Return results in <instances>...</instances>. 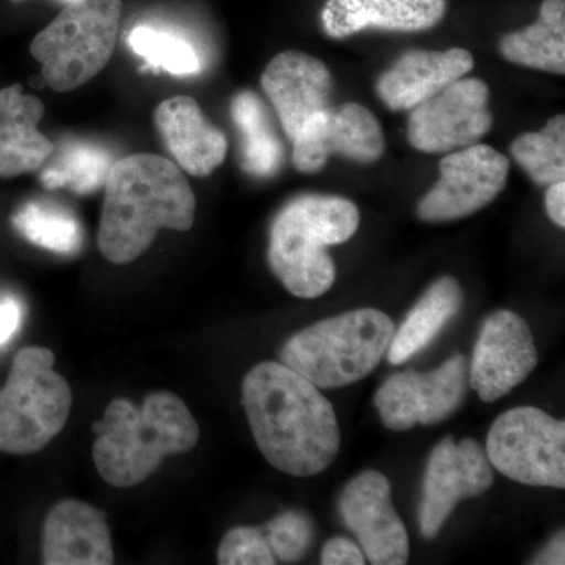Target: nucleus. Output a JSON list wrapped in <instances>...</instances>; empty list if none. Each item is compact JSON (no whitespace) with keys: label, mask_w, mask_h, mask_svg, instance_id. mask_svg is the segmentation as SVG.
<instances>
[{"label":"nucleus","mask_w":565,"mask_h":565,"mask_svg":"<svg viewBox=\"0 0 565 565\" xmlns=\"http://www.w3.org/2000/svg\"><path fill=\"white\" fill-rule=\"evenodd\" d=\"M243 404L259 451L278 471L308 478L337 459L341 430L333 405L286 364L253 367L244 379Z\"/></svg>","instance_id":"nucleus-1"},{"label":"nucleus","mask_w":565,"mask_h":565,"mask_svg":"<svg viewBox=\"0 0 565 565\" xmlns=\"http://www.w3.org/2000/svg\"><path fill=\"white\" fill-rule=\"evenodd\" d=\"M195 206L191 184L169 159L147 152L118 159L104 184L99 252L107 262L132 263L162 228L191 230Z\"/></svg>","instance_id":"nucleus-2"},{"label":"nucleus","mask_w":565,"mask_h":565,"mask_svg":"<svg viewBox=\"0 0 565 565\" xmlns=\"http://www.w3.org/2000/svg\"><path fill=\"white\" fill-rule=\"evenodd\" d=\"M93 433V462L107 484L121 489L147 481L167 456L191 451L200 438L188 405L170 392L150 394L141 408L111 401Z\"/></svg>","instance_id":"nucleus-3"},{"label":"nucleus","mask_w":565,"mask_h":565,"mask_svg":"<svg viewBox=\"0 0 565 565\" xmlns=\"http://www.w3.org/2000/svg\"><path fill=\"white\" fill-rule=\"evenodd\" d=\"M360 225L359 207L333 195H300L275 215L267 262L286 289L300 299L330 291L337 267L327 248L348 243Z\"/></svg>","instance_id":"nucleus-4"},{"label":"nucleus","mask_w":565,"mask_h":565,"mask_svg":"<svg viewBox=\"0 0 565 565\" xmlns=\"http://www.w3.org/2000/svg\"><path fill=\"white\" fill-rule=\"evenodd\" d=\"M394 322L363 308L323 319L294 334L281 349V363L319 390L341 388L367 377L388 352Z\"/></svg>","instance_id":"nucleus-5"},{"label":"nucleus","mask_w":565,"mask_h":565,"mask_svg":"<svg viewBox=\"0 0 565 565\" xmlns=\"http://www.w3.org/2000/svg\"><path fill=\"white\" fill-rule=\"evenodd\" d=\"M54 363L55 355L46 348H25L14 356L0 390V451L35 455L62 433L73 394Z\"/></svg>","instance_id":"nucleus-6"},{"label":"nucleus","mask_w":565,"mask_h":565,"mask_svg":"<svg viewBox=\"0 0 565 565\" xmlns=\"http://www.w3.org/2000/svg\"><path fill=\"white\" fill-rule=\"evenodd\" d=\"M121 11V0H70L31 44L47 87L73 92L106 68L117 44Z\"/></svg>","instance_id":"nucleus-7"},{"label":"nucleus","mask_w":565,"mask_h":565,"mask_svg":"<svg viewBox=\"0 0 565 565\" xmlns=\"http://www.w3.org/2000/svg\"><path fill=\"white\" fill-rule=\"evenodd\" d=\"M487 457L520 484L565 487V423L537 407H515L490 427Z\"/></svg>","instance_id":"nucleus-8"},{"label":"nucleus","mask_w":565,"mask_h":565,"mask_svg":"<svg viewBox=\"0 0 565 565\" xmlns=\"http://www.w3.org/2000/svg\"><path fill=\"white\" fill-rule=\"evenodd\" d=\"M489 87L462 77L411 110L407 136L415 150L438 154L471 147L492 129Z\"/></svg>","instance_id":"nucleus-9"},{"label":"nucleus","mask_w":565,"mask_h":565,"mask_svg":"<svg viewBox=\"0 0 565 565\" xmlns=\"http://www.w3.org/2000/svg\"><path fill=\"white\" fill-rule=\"evenodd\" d=\"M467 386V359L455 355L430 373L392 375L375 393L374 404L390 430L404 433L416 424L433 426L456 414Z\"/></svg>","instance_id":"nucleus-10"},{"label":"nucleus","mask_w":565,"mask_h":565,"mask_svg":"<svg viewBox=\"0 0 565 565\" xmlns=\"http://www.w3.org/2000/svg\"><path fill=\"white\" fill-rule=\"evenodd\" d=\"M508 174V158L489 145L449 152L440 162V180L418 204V217L429 223L468 217L500 195Z\"/></svg>","instance_id":"nucleus-11"},{"label":"nucleus","mask_w":565,"mask_h":565,"mask_svg":"<svg viewBox=\"0 0 565 565\" xmlns=\"http://www.w3.org/2000/svg\"><path fill=\"white\" fill-rule=\"evenodd\" d=\"M492 484L493 467L478 441L463 438L456 444L452 437L444 438L430 452L424 475L418 509L424 537H437L460 501L486 493Z\"/></svg>","instance_id":"nucleus-12"},{"label":"nucleus","mask_w":565,"mask_h":565,"mask_svg":"<svg viewBox=\"0 0 565 565\" xmlns=\"http://www.w3.org/2000/svg\"><path fill=\"white\" fill-rule=\"evenodd\" d=\"M344 525L356 535L364 557L374 565H404L411 556L408 534L392 500V482L366 470L345 484L338 500Z\"/></svg>","instance_id":"nucleus-13"},{"label":"nucleus","mask_w":565,"mask_h":565,"mask_svg":"<svg viewBox=\"0 0 565 565\" xmlns=\"http://www.w3.org/2000/svg\"><path fill=\"white\" fill-rule=\"evenodd\" d=\"M539 362L533 333L522 316L500 310L486 319L476 341L468 385L490 404L523 384Z\"/></svg>","instance_id":"nucleus-14"},{"label":"nucleus","mask_w":565,"mask_h":565,"mask_svg":"<svg viewBox=\"0 0 565 565\" xmlns=\"http://www.w3.org/2000/svg\"><path fill=\"white\" fill-rule=\"evenodd\" d=\"M292 147L296 169L318 173L334 154L362 163L379 161L385 151V140L373 111L362 104L345 103L316 114Z\"/></svg>","instance_id":"nucleus-15"},{"label":"nucleus","mask_w":565,"mask_h":565,"mask_svg":"<svg viewBox=\"0 0 565 565\" xmlns=\"http://www.w3.org/2000/svg\"><path fill=\"white\" fill-rule=\"evenodd\" d=\"M262 85L292 143L303 126L330 106L333 81L329 68L318 58L286 51L266 66Z\"/></svg>","instance_id":"nucleus-16"},{"label":"nucleus","mask_w":565,"mask_h":565,"mask_svg":"<svg viewBox=\"0 0 565 565\" xmlns=\"http://www.w3.org/2000/svg\"><path fill=\"white\" fill-rule=\"evenodd\" d=\"M106 514L84 501L66 500L51 509L43 526V563L47 565H110Z\"/></svg>","instance_id":"nucleus-17"},{"label":"nucleus","mask_w":565,"mask_h":565,"mask_svg":"<svg viewBox=\"0 0 565 565\" xmlns=\"http://www.w3.org/2000/svg\"><path fill=\"white\" fill-rule=\"evenodd\" d=\"M467 50L408 51L382 74L377 93L392 110H412L473 70Z\"/></svg>","instance_id":"nucleus-18"},{"label":"nucleus","mask_w":565,"mask_h":565,"mask_svg":"<svg viewBox=\"0 0 565 565\" xmlns=\"http://www.w3.org/2000/svg\"><path fill=\"white\" fill-rule=\"evenodd\" d=\"M154 121L173 158L192 177H210L225 161V134L206 120L191 96H174L159 104Z\"/></svg>","instance_id":"nucleus-19"},{"label":"nucleus","mask_w":565,"mask_h":565,"mask_svg":"<svg viewBox=\"0 0 565 565\" xmlns=\"http://www.w3.org/2000/svg\"><path fill=\"white\" fill-rule=\"evenodd\" d=\"M446 13V0H327L321 20L332 39H345L364 29L422 32Z\"/></svg>","instance_id":"nucleus-20"},{"label":"nucleus","mask_w":565,"mask_h":565,"mask_svg":"<svg viewBox=\"0 0 565 565\" xmlns=\"http://www.w3.org/2000/svg\"><path fill=\"white\" fill-rule=\"evenodd\" d=\"M43 114V103L21 84L0 90V178L35 172L47 161L55 147L40 132Z\"/></svg>","instance_id":"nucleus-21"},{"label":"nucleus","mask_w":565,"mask_h":565,"mask_svg":"<svg viewBox=\"0 0 565 565\" xmlns=\"http://www.w3.org/2000/svg\"><path fill=\"white\" fill-rule=\"evenodd\" d=\"M462 303L463 291L455 278L444 277L433 282L405 316L399 329L394 330L386 352L390 363L403 364L426 349L459 313Z\"/></svg>","instance_id":"nucleus-22"},{"label":"nucleus","mask_w":565,"mask_h":565,"mask_svg":"<svg viewBox=\"0 0 565 565\" xmlns=\"http://www.w3.org/2000/svg\"><path fill=\"white\" fill-rule=\"evenodd\" d=\"M509 62L546 73H565V0H544L539 20L500 43Z\"/></svg>","instance_id":"nucleus-23"},{"label":"nucleus","mask_w":565,"mask_h":565,"mask_svg":"<svg viewBox=\"0 0 565 565\" xmlns=\"http://www.w3.org/2000/svg\"><path fill=\"white\" fill-rule=\"evenodd\" d=\"M114 162L109 151L98 145L66 141L43 163L40 181L50 191L68 189L85 195L104 188Z\"/></svg>","instance_id":"nucleus-24"},{"label":"nucleus","mask_w":565,"mask_h":565,"mask_svg":"<svg viewBox=\"0 0 565 565\" xmlns=\"http://www.w3.org/2000/svg\"><path fill=\"white\" fill-rule=\"evenodd\" d=\"M234 125L239 129L243 143V167L253 177H273L282 161L281 141L275 136L262 99L252 92H243L233 99Z\"/></svg>","instance_id":"nucleus-25"},{"label":"nucleus","mask_w":565,"mask_h":565,"mask_svg":"<svg viewBox=\"0 0 565 565\" xmlns=\"http://www.w3.org/2000/svg\"><path fill=\"white\" fill-rule=\"evenodd\" d=\"M11 222L29 243L61 255L76 253L84 239L81 222L68 210L54 203H25L14 212Z\"/></svg>","instance_id":"nucleus-26"},{"label":"nucleus","mask_w":565,"mask_h":565,"mask_svg":"<svg viewBox=\"0 0 565 565\" xmlns=\"http://www.w3.org/2000/svg\"><path fill=\"white\" fill-rule=\"evenodd\" d=\"M512 156L531 180L550 185L565 178V118L556 115L544 129L527 132L512 143Z\"/></svg>","instance_id":"nucleus-27"},{"label":"nucleus","mask_w":565,"mask_h":565,"mask_svg":"<svg viewBox=\"0 0 565 565\" xmlns=\"http://www.w3.org/2000/svg\"><path fill=\"white\" fill-rule=\"evenodd\" d=\"M128 44L152 70L173 76H192L202 70L195 47L173 33L139 25L129 33Z\"/></svg>","instance_id":"nucleus-28"},{"label":"nucleus","mask_w":565,"mask_h":565,"mask_svg":"<svg viewBox=\"0 0 565 565\" xmlns=\"http://www.w3.org/2000/svg\"><path fill=\"white\" fill-rule=\"evenodd\" d=\"M275 559L291 564L302 559L315 541L313 520L302 511H286L263 526Z\"/></svg>","instance_id":"nucleus-29"},{"label":"nucleus","mask_w":565,"mask_h":565,"mask_svg":"<svg viewBox=\"0 0 565 565\" xmlns=\"http://www.w3.org/2000/svg\"><path fill=\"white\" fill-rule=\"evenodd\" d=\"M217 563L222 565H274L273 550L263 527H234L218 546Z\"/></svg>","instance_id":"nucleus-30"},{"label":"nucleus","mask_w":565,"mask_h":565,"mask_svg":"<svg viewBox=\"0 0 565 565\" xmlns=\"http://www.w3.org/2000/svg\"><path fill=\"white\" fill-rule=\"evenodd\" d=\"M321 564L323 565H363L366 564L363 550L345 537H333L323 545Z\"/></svg>","instance_id":"nucleus-31"},{"label":"nucleus","mask_w":565,"mask_h":565,"mask_svg":"<svg viewBox=\"0 0 565 565\" xmlns=\"http://www.w3.org/2000/svg\"><path fill=\"white\" fill-rule=\"evenodd\" d=\"M22 307L14 297L0 300V348L9 343L20 329Z\"/></svg>","instance_id":"nucleus-32"},{"label":"nucleus","mask_w":565,"mask_h":565,"mask_svg":"<svg viewBox=\"0 0 565 565\" xmlns=\"http://www.w3.org/2000/svg\"><path fill=\"white\" fill-rule=\"evenodd\" d=\"M545 207L550 218L559 228L565 226V181L553 182L545 193Z\"/></svg>","instance_id":"nucleus-33"},{"label":"nucleus","mask_w":565,"mask_h":565,"mask_svg":"<svg viewBox=\"0 0 565 565\" xmlns=\"http://www.w3.org/2000/svg\"><path fill=\"white\" fill-rule=\"evenodd\" d=\"M534 564H565V542H564V533H557L552 541L548 542V545L539 553L537 556L534 557Z\"/></svg>","instance_id":"nucleus-34"}]
</instances>
